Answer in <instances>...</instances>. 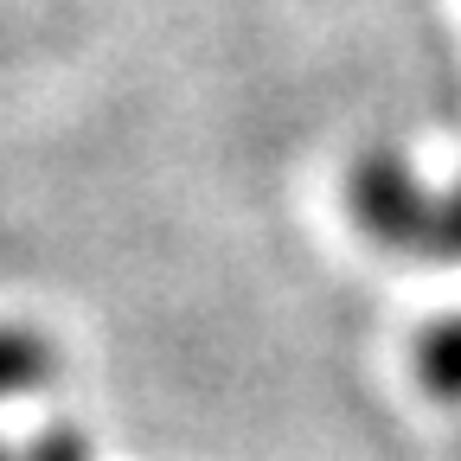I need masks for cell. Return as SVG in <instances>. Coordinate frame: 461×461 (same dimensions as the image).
Returning a JSON list of instances; mask_svg holds the SVG:
<instances>
[{"mask_svg": "<svg viewBox=\"0 0 461 461\" xmlns=\"http://www.w3.org/2000/svg\"><path fill=\"white\" fill-rule=\"evenodd\" d=\"M26 461H90V448H84V436L77 429H51V436H39L32 442V455Z\"/></svg>", "mask_w": 461, "mask_h": 461, "instance_id": "5b68a950", "label": "cell"}, {"mask_svg": "<svg viewBox=\"0 0 461 461\" xmlns=\"http://www.w3.org/2000/svg\"><path fill=\"white\" fill-rule=\"evenodd\" d=\"M417 378L429 397L461 403V321H436L417 346Z\"/></svg>", "mask_w": 461, "mask_h": 461, "instance_id": "7a4b0ae2", "label": "cell"}, {"mask_svg": "<svg viewBox=\"0 0 461 461\" xmlns=\"http://www.w3.org/2000/svg\"><path fill=\"white\" fill-rule=\"evenodd\" d=\"M0 461H7V455H0Z\"/></svg>", "mask_w": 461, "mask_h": 461, "instance_id": "8992f818", "label": "cell"}, {"mask_svg": "<svg viewBox=\"0 0 461 461\" xmlns=\"http://www.w3.org/2000/svg\"><path fill=\"white\" fill-rule=\"evenodd\" d=\"M429 257L436 263H461V186L448 199H436V224H429Z\"/></svg>", "mask_w": 461, "mask_h": 461, "instance_id": "277c9868", "label": "cell"}, {"mask_svg": "<svg viewBox=\"0 0 461 461\" xmlns=\"http://www.w3.org/2000/svg\"><path fill=\"white\" fill-rule=\"evenodd\" d=\"M51 372V353L32 339V333H20V327H0V391H26V384H39Z\"/></svg>", "mask_w": 461, "mask_h": 461, "instance_id": "3957f363", "label": "cell"}, {"mask_svg": "<svg viewBox=\"0 0 461 461\" xmlns=\"http://www.w3.org/2000/svg\"><path fill=\"white\" fill-rule=\"evenodd\" d=\"M346 199H353V218L366 224V238H378L384 250H423L429 257L436 199L403 173V160L391 148L359 154V167L346 173Z\"/></svg>", "mask_w": 461, "mask_h": 461, "instance_id": "6da1fadb", "label": "cell"}]
</instances>
